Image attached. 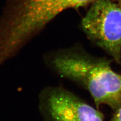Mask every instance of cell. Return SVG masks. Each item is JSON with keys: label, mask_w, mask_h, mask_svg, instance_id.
I'll list each match as a JSON object with an SVG mask.
<instances>
[{"label": "cell", "mask_w": 121, "mask_h": 121, "mask_svg": "<svg viewBox=\"0 0 121 121\" xmlns=\"http://www.w3.org/2000/svg\"><path fill=\"white\" fill-rule=\"evenodd\" d=\"M43 60L52 72L87 91L96 108L105 105L115 112L121 107V75L112 69V59L75 44L45 52Z\"/></svg>", "instance_id": "1"}, {"label": "cell", "mask_w": 121, "mask_h": 121, "mask_svg": "<svg viewBox=\"0 0 121 121\" xmlns=\"http://www.w3.org/2000/svg\"><path fill=\"white\" fill-rule=\"evenodd\" d=\"M93 0H9L0 18V60L16 56L49 23L70 8Z\"/></svg>", "instance_id": "2"}, {"label": "cell", "mask_w": 121, "mask_h": 121, "mask_svg": "<svg viewBox=\"0 0 121 121\" xmlns=\"http://www.w3.org/2000/svg\"><path fill=\"white\" fill-rule=\"evenodd\" d=\"M81 22L90 42L121 63V7L113 0H93Z\"/></svg>", "instance_id": "3"}, {"label": "cell", "mask_w": 121, "mask_h": 121, "mask_svg": "<svg viewBox=\"0 0 121 121\" xmlns=\"http://www.w3.org/2000/svg\"><path fill=\"white\" fill-rule=\"evenodd\" d=\"M38 108L44 121H104V115L80 96L59 86L40 91Z\"/></svg>", "instance_id": "4"}, {"label": "cell", "mask_w": 121, "mask_h": 121, "mask_svg": "<svg viewBox=\"0 0 121 121\" xmlns=\"http://www.w3.org/2000/svg\"><path fill=\"white\" fill-rule=\"evenodd\" d=\"M109 121H121V105L117 110L114 112L112 117Z\"/></svg>", "instance_id": "5"}, {"label": "cell", "mask_w": 121, "mask_h": 121, "mask_svg": "<svg viewBox=\"0 0 121 121\" xmlns=\"http://www.w3.org/2000/svg\"><path fill=\"white\" fill-rule=\"evenodd\" d=\"M113 1L117 3L121 7V0H113Z\"/></svg>", "instance_id": "6"}]
</instances>
